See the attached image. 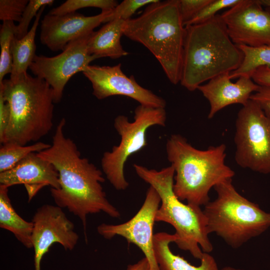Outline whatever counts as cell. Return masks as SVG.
<instances>
[{"mask_svg": "<svg viewBox=\"0 0 270 270\" xmlns=\"http://www.w3.org/2000/svg\"><path fill=\"white\" fill-rule=\"evenodd\" d=\"M0 94L10 106V119L0 142L26 146L52 130L54 104L52 90L43 79L27 72L18 79L4 80Z\"/></svg>", "mask_w": 270, "mask_h": 270, "instance_id": "cell-5", "label": "cell"}, {"mask_svg": "<svg viewBox=\"0 0 270 270\" xmlns=\"http://www.w3.org/2000/svg\"><path fill=\"white\" fill-rule=\"evenodd\" d=\"M220 16L230 38L237 46L270 45V8L258 0H241Z\"/></svg>", "mask_w": 270, "mask_h": 270, "instance_id": "cell-12", "label": "cell"}, {"mask_svg": "<svg viewBox=\"0 0 270 270\" xmlns=\"http://www.w3.org/2000/svg\"><path fill=\"white\" fill-rule=\"evenodd\" d=\"M234 159L241 168L270 174V111L250 100L238 111L235 124Z\"/></svg>", "mask_w": 270, "mask_h": 270, "instance_id": "cell-9", "label": "cell"}, {"mask_svg": "<svg viewBox=\"0 0 270 270\" xmlns=\"http://www.w3.org/2000/svg\"><path fill=\"white\" fill-rule=\"evenodd\" d=\"M210 1L211 0H178L180 15L184 26Z\"/></svg>", "mask_w": 270, "mask_h": 270, "instance_id": "cell-30", "label": "cell"}, {"mask_svg": "<svg viewBox=\"0 0 270 270\" xmlns=\"http://www.w3.org/2000/svg\"><path fill=\"white\" fill-rule=\"evenodd\" d=\"M50 146L41 142L30 146L11 142L2 144L0 148V173L12 169L29 154L40 152Z\"/></svg>", "mask_w": 270, "mask_h": 270, "instance_id": "cell-23", "label": "cell"}, {"mask_svg": "<svg viewBox=\"0 0 270 270\" xmlns=\"http://www.w3.org/2000/svg\"><path fill=\"white\" fill-rule=\"evenodd\" d=\"M94 32L70 42L58 55L52 57L36 55L30 66L35 76L44 80L50 85L54 103L60 102L64 88L70 78L98 58L88 51V42Z\"/></svg>", "mask_w": 270, "mask_h": 270, "instance_id": "cell-10", "label": "cell"}, {"mask_svg": "<svg viewBox=\"0 0 270 270\" xmlns=\"http://www.w3.org/2000/svg\"><path fill=\"white\" fill-rule=\"evenodd\" d=\"M166 148L174 170V192L181 201L204 206L210 201V189L235 174L226 164L224 144L200 150L180 134H174L168 139Z\"/></svg>", "mask_w": 270, "mask_h": 270, "instance_id": "cell-3", "label": "cell"}, {"mask_svg": "<svg viewBox=\"0 0 270 270\" xmlns=\"http://www.w3.org/2000/svg\"><path fill=\"white\" fill-rule=\"evenodd\" d=\"M250 100L264 110L270 111V87L260 86L258 90L252 94Z\"/></svg>", "mask_w": 270, "mask_h": 270, "instance_id": "cell-31", "label": "cell"}, {"mask_svg": "<svg viewBox=\"0 0 270 270\" xmlns=\"http://www.w3.org/2000/svg\"><path fill=\"white\" fill-rule=\"evenodd\" d=\"M258 1L264 7L270 8V0H258Z\"/></svg>", "mask_w": 270, "mask_h": 270, "instance_id": "cell-35", "label": "cell"}, {"mask_svg": "<svg viewBox=\"0 0 270 270\" xmlns=\"http://www.w3.org/2000/svg\"><path fill=\"white\" fill-rule=\"evenodd\" d=\"M28 0H0V20L2 22L20 21L28 2Z\"/></svg>", "mask_w": 270, "mask_h": 270, "instance_id": "cell-29", "label": "cell"}, {"mask_svg": "<svg viewBox=\"0 0 270 270\" xmlns=\"http://www.w3.org/2000/svg\"><path fill=\"white\" fill-rule=\"evenodd\" d=\"M231 80L230 73L226 72L198 88L209 102L208 119H212L218 112L230 105H245L260 87L250 76H241L235 82Z\"/></svg>", "mask_w": 270, "mask_h": 270, "instance_id": "cell-17", "label": "cell"}, {"mask_svg": "<svg viewBox=\"0 0 270 270\" xmlns=\"http://www.w3.org/2000/svg\"><path fill=\"white\" fill-rule=\"evenodd\" d=\"M118 4L114 0H67L60 6L52 8L48 14L62 16L76 12V10L85 8H97L102 11L110 10Z\"/></svg>", "mask_w": 270, "mask_h": 270, "instance_id": "cell-25", "label": "cell"}, {"mask_svg": "<svg viewBox=\"0 0 270 270\" xmlns=\"http://www.w3.org/2000/svg\"><path fill=\"white\" fill-rule=\"evenodd\" d=\"M10 115L9 104L0 94V136L3 134L8 126Z\"/></svg>", "mask_w": 270, "mask_h": 270, "instance_id": "cell-33", "label": "cell"}, {"mask_svg": "<svg viewBox=\"0 0 270 270\" xmlns=\"http://www.w3.org/2000/svg\"><path fill=\"white\" fill-rule=\"evenodd\" d=\"M160 204L158 193L150 186L142 205L132 218L118 224H101L97 228L98 232L107 240L116 236L123 237L128 244H134L140 249L152 270H160L154 253L153 234L156 214Z\"/></svg>", "mask_w": 270, "mask_h": 270, "instance_id": "cell-11", "label": "cell"}, {"mask_svg": "<svg viewBox=\"0 0 270 270\" xmlns=\"http://www.w3.org/2000/svg\"><path fill=\"white\" fill-rule=\"evenodd\" d=\"M82 73L92 84V94L98 100L124 96L142 106L156 108L166 106L163 98L140 86L133 76H127L120 64L113 66L89 65Z\"/></svg>", "mask_w": 270, "mask_h": 270, "instance_id": "cell-14", "label": "cell"}, {"mask_svg": "<svg viewBox=\"0 0 270 270\" xmlns=\"http://www.w3.org/2000/svg\"><path fill=\"white\" fill-rule=\"evenodd\" d=\"M244 54L240 66L230 73L231 79L241 76H251L254 70L262 66H270V45L256 48L238 46Z\"/></svg>", "mask_w": 270, "mask_h": 270, "instance_id": "cell-22", "label": "cell"}, {"mask_svg": "<svg viewBox=\"0 0 270 270\" xmlns=\"http://www.w3.org/2000/svg\"><path fill=\"white\" fill-rule=\"evenodd\" d=\"M217 196L205 204L208 234L214 233L232 248H240L270 228V213L242 196L232 179L214 187Z\"/></svg>", "mask_w": 270, "mask_h": 270, "instance_id": "cell-7", "label": "cell"}, {"mask_svg": "<svg viewBox=\"0 0 270 270\" xmlns=\"http://www.w3.org/2000/svg\"><path fill=\"white\" fill-rule=\"evenodd\" d=\"M22 184L25 186L30 200L45 186L59 188V174L52 164L37 153H31L12 169L0 173V184L9 188Z\"/></svg>", "mask_w": 270, "mask_h": 270, "instance_id": "cell-16", "label": "cell"}, {"mask_svg": "<svg viewBox=\"0 0 270 270\" xmlns=\"http://www.w3.org/2000/svg\"><path fill=\"white\" fill-rule=\"evenodd\" d=\"M241 0H211L186 26L202 23L214 17L217 12L225 8H231Z\"/></svg>", "mask_w": 270, "mask_h": 270, "instance_id": "cell-28", "label": "cell"}, {"mask_svg": "<svg viewBox=\"0 0 270 270\" xmlns=\"http://www.w3.org/2000/svg\"><path fill=\"white\" fill-rule=\"evenodd\" d=\"M16 25L12 21L2 22L0 30V83L4 76L11 74L12 57L11 50L12 40L14 36Z\"/></svg>", "mask_w": 270, "mask_h": 270, "instance_id": "cell-24", "label": "cell"}, {"mask_svg": "<svg viewBox=\"0 0 270 270\" xmlns=\"http://www.w3.org/2000/svg\"><path fill=\"white\" fill-rule=\"evenodd\" d=\"M157 0H124L112 10L105 22L107 23L114 20H122L124 21L130 20L138 9Z\"/></svg>", "mask_w": 270, "mask_h": 270, "instance_id": "cell-27", "label": "cell"}, {"mask_svg": "<svg viewBox=\"0 0 270 270\" xmlns=\"http://www.w3.org/2000/svg\"><path fill=\"white\" fill-rule=\"evenodd\" d=\"M46 6L39 10L35 18L30 29L22 38L18 39L14 37L11 45L12 57V68L10 80L14 81L27 70L36 56L35 37L40 17Z\"/></svg>", "mask_w": 270, "mask_h": 270, "instance_id": "cell-20", "label": "cell"}, {"mask_svg": "<svg viewBox=\"0 0 270 270\" xmlns=\"http://www.w3.org/2000/svg\"><path fill=\"white\" fill-rule=\"evenodd\" d=\"M126 270H152V268L148 259L144 257L137 262L129 264Z\"/></svg>", "mask_w": 270, "mask_h": 270, "instance_id": "cell-34", "label": "cell"}, {"mask_svg": "<svg viewBox=\"0 0 270 270\" xmlns=\"http://www.w3.org/2000/svg\"><path fill=\"white\" fill-rule=\"evenodd\" d=\"M134 118L133 122H130L124 115H118L114 118V128L120 140L111 151L104 152L101 159L102 172L118 190H125L129 186L124 174L128 158L147 146L146 134L150 127L166 125V113L165 108L140 104L134 110Z\"/></svg>", "mask_w": 270, "mask_h": 270, "instance_id": "cell-8", "label": "cell"}, {"mask_svg": "<svg viewBox=\"0 0 270 270\" xmlns=\"http://www.w3.org/2000/svg\"><path fill=\"white\" fill-rule=\"evenodd\" d=\"M220 270H243L240 268H234L232 266H225L222 268Z\"/></svg>", "mask_w": 270, "mask_h": 270, "instance_id": "cell-36", "label": "cell"}, {"mask_svg": "<svg viewBox=\"0 0 270 270\" xmlns=\"http://www.w3.org/2000/svg\"><path fill=\"white\" fill-rule=\"evenodd\" d=\"M66 120L57 125L50 146L38 155L56 168L60 188H50L57 206L66 208L80 220L87 242V216L104 212L113 218L120 216L119 210L108 200L102 184V172L86 158L81 157L76 143L64 134Z\"/></svg>", "mask_w": 270, "mask_h": 270, "instance_id": "cell-1", "label": "cell"}, {"mask_svg": "<svg viewBox=\"0 0 270 270\" xmlns=\"http://www.w3.org/2000/svg\"><path fill=\"white\" fill-rule=\"evenodd\" d=\"M176 239L174 234L166 232L154 234V253L160 270H218L215 259L209 253L204 252L198 266H193L183 257L174 254L170 244L175 242Z\"/></svg>", "mask_w": 270, "mask_h": 270, "instance_id": "cell-18", "label": "cell"}, {"mask_svg": "<svg viewBox=\"0 0 270 270\" xmlns=\"http://www.w3.org/2000/svg\"><path fill=\"white\" fill-rule=\"evenodd\" d=\"M134 168L137 175L158 193L160 204L156 214V222H164L173 226L178 248L188 251L200 260L204 252H212L213 246L208 238L203 210L200 206L183 203L174 192L172 166L170 164L160 170L136 164Z\"/></svg>", "mask_w": 270, "mask_h": 270, "instance_id": "cell-6", "label": "cell"}, {"mask_svg": "<svg viewBox=\"0 0 270 270\" xmlns=\"http://www.w3.org/2000/svg\"><path fill=\"white\" fill-rule=\"evenodd\" d=\"M54 0H30L23 12L20 21L16 26L14 36L18 39L22 38L28 32V28L32 19L36 16L44 6H51Z\"/></svg>", "mask_w": 270, "mask_h": 270, "instance_id": "cell-26", "label": "cell"}, {"mask_svg": "<svg viewBox=\"0 0 270 270\" xmlns=\"http://www.w3.org/2000/svg\"><path fill=\"white\" fill-rule=\"evenodd\" d=\"M123 31L152 52L171 83L180 82L186 28L178 0L148 4L141 15L124 22Z\"/></svg>", "mask_w": 270, "mask_h": 270, "instance_id": "cell-4", "label": "cell"}, {"mask_svg": "<svg viewBox=\"0 0 270 270\" xmlns=\"http://www.w3.org/2000/svg\"><path fill=\"white\" fill-rule=\"evenodd\" d=\"M124 22L114 20L106 23L98 31H94L88 42V53L98 58L109 57L116 59L128 55V53L120 44Z\"/></svg>", "mask_w": 270, "mask_h": 270, "instance_id": "cell-19", "label": "cell"}, {"mask_svg": "<svg viewBox=\"0 0 270 270\" xmlns=\"http://www.w3.org/2000/svg\"><path fill=\"white\" fill-rule=\"evenodd\" d=\"M32 222L34 270H40L43 256L52 244L58 243L65 250H71L78 242L79 236L74 230V223L57 206L47 204L38 208Z\"/></svg>", "mask_w": 270, "mask_h": 270, "instance_id": "cell-13", "label": "cell"}, {"mask_svg": "<svg viewBox=\"0 0 270 270\" xmlns=\"http://www.w3.org/2000/svg\"><path fill=\"white\" fill-rule=\"evenodd\" d=\"M111 11H102L90 16L77 12L62 16L48 13L40 22V42L52 51L62 50L70 42L92 33L96 28L105 22Z\"/></svg>", "mask_w": 270, "mask_h": 270, "instance_id": "cell-15", "label": "cell"}, {"mask_svg": "<svg viewBox=\"0 0 270 270\" xmlns=\"http://www.w3.org/2000/svg\"><path fill=\"white\" fill-rule=\"evenodd\" d=\"M8 188L0 184V227L12 232L26 248H32L33 223L25 220L16 213L8 196Z\"/></svg>", "mask_w": 270, "mask_h": 270, "instance_id": "cell-21", "label": "cell"}, {"mask_svg": "<svg viewBox=\"0 0 270 270\" xmlns=\"http://www.w3.org/2000/svg\"><path fill=\"white\" fill-rule=\"evenodd\" d=\"M185 28L180 83L188 90L240 66L243 52L230 38L220 14Z\"/></svg>", "mask_w": 270, "mask_h": 270, "instance_id": "cell-2", "label": "cell"}, {"mask_svg": "<svg viewBox=\"0 0 270 270\" xmlns=\"http://www.w3.org/2000/svg\"><path fill=\"white\" fill-rule=\"evenodd\" d=\"M250 77L259 86L270 87V66H262L258 68Z\"/></svg>", "mask_w": 270, "mask_h": 270, "instance_id": "cell-32", "label": "cell"}]
</instances>
